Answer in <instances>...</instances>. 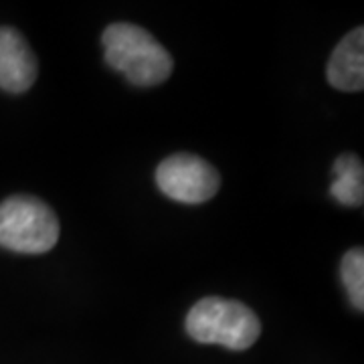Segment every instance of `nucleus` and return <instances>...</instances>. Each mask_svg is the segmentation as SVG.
<instances>
[{
	"label": "nucleus",
	"instance_id": "obj_1",
	"mask_svg": "<svg viewBox=\"0 0 364 364\" xmlns=\"http://www.w3.org/2000/svg\"><path fill=\"white\" fill-rule=\"evenodd\" d=\"M107 65L124 73L134 85H158L172 73L170 53L146 28L130 23L109 25L102 35Z\"/></svg>",
	"mask_w": 364,
	"mask_h": 364
},
{
	"label": "nucleus",
	"instance_id": "obj_2",
	"mask_svg": "<svg viewBox=\"0 0 364 364\" xmlns=\"http://www.w3.org/2000/svg\"><path fill=\"white\" fill-rule=\"evenodd\" d=\"M188 336L203 344H221L229 350H247L261 334L257 314L241 301L203 298L186 316Z\"/></svg>",
	"mask_w": 364,
	"mask_h": 364
},
{
	"label": "nucleus",
	"instance_id": "obj_8",
	"mask_svg": "<svg viewBox=\"0 0 364 364\" xmlns=\"http://www.w3.org/2000/svg\"><path fill=\"white\" fill-rule=\"evenodd\" d=\"M342 282L354 308H364V253L360 247L350 249L342 259Z\"/></svg>",
	"mask_w": 364,
	"mask_h": 364
},
{
	"label": "nucleus",
	"instance_id": "obj_7",
	"mask_svg": "<svg viewBox=\"0 0 364 364\" xmlns=\"http://www.w3.org/2000/svg\"><path fill=\"white\" fill-rule=\"evenodd\" d=\"M334 182L330 195L344 207H360L364 198L363 160L354 154H340L334 160Z\"/></svg>",
	"mask_w": 364,
	"mask_h": 364
},
{
	"label": "nucleus",
	"instance_id": "obj_3",
	"mask_svg": "<svg viewBox=\"0 0 364 364\" xmlns=\"http://www.w3.org/2000/svg\"><path fill=\"white\" fill-rule=\"evenodd\" d=\"M59 241V221L49 205L16 195L0 203V247L16 253H47Z\"/></svg>",
	"mask_w": 364,
	"mask_h": 364
},
{
	"label": "nucleus",
	"instance_id": "obj_6",
	"mask_svg": "<svg viewBox=\"0 0 364 364\" xmlns=\"http://www.w3.org/2000/svg\"><path fill=\"white\" fill-rule=\"evenodd\" d=\"M328 81L340 91L364 87V28L358 26L336 45L328 61Z\"/></svg>",
	"mask_w": 364,
	"mask_h": 364
},
{
	"label": "nucleus",
	"instance_id": "obj_4",
	"mask_svg": "<svg viewBox=\"0 0 364 364\" xmlns=\"http://www.w3.org/2000/svg\"><path fill=\"white\" fill-rule=\"evenodd\" d=\"M158 188L184 205H200L217 195L221 178L207 160L195 154H172L156 170Z\"/></svg>",
	"mask_w": 364,
	"mask_h": 364
},
{
	"label": "nucleus",
	"instance_id": "obj_5",
	"mask_svg": "<svg viewBox=\"0 0 364 364\" xmlns=\"http://www.w3.org/2000/svg\"><path fill=\"white\" fill-rule=\"evenodd\" d=\"M37 79V59L25 37L9 26H0V87L9 93L31 90Z\"/></svg>",
	"mask_w": 364,
	"mask_h": 364
}]
</instances>
